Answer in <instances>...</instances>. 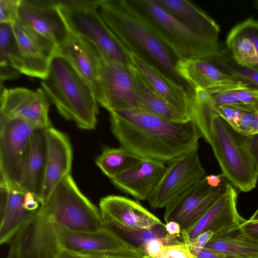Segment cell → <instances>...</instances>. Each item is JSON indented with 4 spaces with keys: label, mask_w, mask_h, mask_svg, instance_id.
<instances>
[{
    "label": "cell",
    "mask_w": 258,
    "mask_h": 258,
    "mask_svg": "<svg viewBox=\"0 0 258 258\" xmlns=\"http://www.w3.org/2000/svg\"><path fill=\"white\" fill-rule=\"evenodd\" d=\"M128 66L134 78L138 109L170 121L184 122L191 119L167 102L129 63Z\"/></svg>",
    "instance_id": "27"
},
{
    "label": "cell",
    "mask_w": 258,
    "mask_h": 258,
    "mask_svg": "<svg viewBox=\"0 0 258 258\" xmlns=\"http://www.w3.org/2000/svg\"><path fill=\"white\" fill-rule=\"evenodd\" d=\"M237 192L234 186L227 183L225 191L209 210L191 227L181 231L183 242L208 230L214 233L212 237L226 234L239 228L246 220L237 210Z\"/></svg>",
    "instance_id": "15"
},
{
    "label": "cell",
    "mask_w": 258,
    "mask_h": 258,
    "mask_svg": "<svg viewBox=\"0 0 258 258\" xmlns=\"http://www.w3.org/2000/svg\"><path fill=\"white\" fill-rule=\"evenodd\" d=\"M21 74L18 48L12 24H0L1 84L6 80L16 79Z\"/></svg>",
    "instance_id": "30"
},
{
    "label": "cell",
    "mask_w": 258,
    "mask_h": 258,
    "mask_svg": "<svg viewBox=\"0 0 258 258\" xmlns=\"http://www.w3.org/2000/svg\"><path fill=\"white\" fill-rule=\"evenodd\" d=\"M123 49L128 63L152 88L179 112L191 118L192 93L188 92L182 85L133 52Z\"/></svg>",
    "instance_id": "20"
},
{
    "label": "cell",
    "mask_w": 258,
    "mask_h": 258,
    "mask_svg": "<svg viewBox=\"0 0 258 258\" xmlns=\"http://www.w3.org/2000/svg\"><path fill=\"white\" fill-rule=\"evenodd\" d=\"M210 62L248 88L258 92V70L236 62L226 47L222 48L219 54Z\"/></svg>",
    "instance_id": "32"
},
{
    "label": "cell",
    "mask_w": 258,
    "mask_h": 258,
    "mask_svg": "<svg viewBox=\"0 0 258 258\" xmlns=\"http://www.w3.org/2000/svg\"><path fill=\"white\" fill-rule=\"evenodd\" d=\"M150 258L196 257L191 253L188 245L183 242H181L164 246L160 252L156 256Z\"/></svg>",
    "instance_id": "35"
},
{
    "label": "cell",
    "mask_w": 258,
    "mask_h": 258,
    "mask_svg": "<svg viewBox=\"0 0 258 258\" xmlns=\"http://www.w3.org/2000/svg\"><path fill=\"white\" fill-rule=\"evenodd\" d=\"M239 228L246 234L258 241V220H246Z\"/></svg>",
    "instance_id": "44"
},
{
    "label": "cell",
    "mask_w": 258,
    "mask_h": 258,
    "mask_svg": "<svg viewBox=\"0 0 258 258\" xmlns=\"http://www.w3.org/2000/svg\"><path fill=\"white\" fill-rule=\"evenodd\" d=\"M252 111L255 113L256 119L258 121V99L252 107Z\"/></svg>",
    "instance_id": "49"
},
{
    "label": "cell",
    "mask_w": 258,
    "mask_h": 258,
    "mask_svg": "<svg viewBox=\"0 0 258 258\" xmlns=\"http://www.w3.org/2000/svg\"><path fill=\"white\" fill-rule=\"evenodd\" d=\"M41 86L48 100L65 119L85 130H94L98 103L88 82L62 57L55 54Z\"/></svg>",
    "instance_id": "4"
},
{
    "label": "cell",
    "mask_w": 258,
    "mask_h": 258,
    "mask_svg": "<svg viewBox=\"0 0 258 258\" xmlns=\"http://www.w3.org/2000/svg\"><path fill=\"white\" fill-rule=\"evenodd\" d=\"M7 258H17L14 247L11 245Z\"/></svg>",
    "instance_id": "48"
},
{
    "label": "cell",
    "mask_w": 258,
    "mask_h": 258,
    "mask_svg": "<svg viewBox=\"0 0 258 258\" xmlns=\"http://www.w3.org/2000/svg\"><path fill=\"white\" fill-rule=\"evenodd\" d=\"M12 26L18 48L20 73L44 79L56 54L57 45L19 18Z\"/></svg>",
    "instance_id": "11"
},
{
    "label": "cell",
    "mask_w": 258,
    "mask_h": 258,
    "mask_svg": "<svg viewBox=\"0 0 258 258\" xmlns=\"http://www.w3.org/2000/svg\"><path fill=\"white\" fill-rule=\"evenodd\" d=\"M128 4L177 60L210 61L220 53L219 38L203 35L186 26L154 0H127Z\"/></svg>",
    "instance_id": "5"
},
{
    "label": "cell",
    "mask_w": 258,
    "mask_h": 258,
    "mask_svg": "<svg viewBox=\"0 0 258 258\" xmlns=\"http://www.w3.org/2000/svg\"><path fill=\"white\" fill-rule=\"evenodd\" d=\"M95 96L108 112L138 109L134 78L128 64L102 57Z\"/></svg>",
    "instance_id": "10"
},
{
    "label": "cell",
    "mask_w": 258,
    "mask_h": 258,
    "mask_svg": "<svg viewBox=\"0 0 258 258\" xmlns=\"http://www.w3.org/2000/svg\"><path fill=\"white\" fill-rule=\"evenodd\" d=\"M241 137L244 145L250 155L258 173V133L248 136L241 135Z\"/></svg>",
    "instance_id": "40"
},
{
    "label": "cell",
    "mask_w": 258,
    "mask_h": 258,
    "mask_svg": "<svg viewBox=\"0 0 258 258\" xmlns=\"http://www.w3.org/2000/svg\"><path fill=\"white\" fill-rule=\"evenodd\" d=\"M165 228L169 236L174 238H182L181 228L178 223L173 221L168 222L165 224Z\"/></svg>",
    "instance_id": "45"
},
{
    "label": "cell",
    "mask_w": 258,
    "mask_h": 258,
    "mask_svg": "<svg viewBox=\"0 0 258 258\" xmlns=\"http://www.w3.org/2000/svg\"><path fill=\"white\" fill-rule=\"evenodd\" d=\"M189 249L196 258H233L220 252L206 248L202 249L189 248Z\"/></svg>",
    "instance_id": "42"
},
{
    "label": "cell",
    "mask_w": 258,
    "mask_h": 258,
    "mask_svg": "<svg viewBox=\"0 0 258 258\" xmlns=\"http://www.w3.org/2000/svg\"><path fill=\"white\" fill-rule=\"evenodd\" d=\"M175 71L194 91L216 89L248 88L212 62L200 59L177 60Z\"/></svg>",
    "instance_id": "21"
},
{
    "label": "cell",
    "mask_w": 258,
    "mask_h": 258,
    "mask_svg": "<svg viewBox=\"0 0 258 258\" xmlns=\"http://www.w3.org/2000/svg\"><path fill=\"white\" fill-rule=\"evenodd\" d=\"M102 0H60L59 9L70 32L90 42L106 59L128 64L127 56L98 9Z\"/></svg>",
    "instance_id": "6"
},
{
    "label": "cell",
    "mask_w": 258,
    "mask_h": 258,
    "mask_svg": "<svg viewBox=\"0 0 258 258\" xmlns=\"http://www.w3.org/2000/svg\"><path fill=\"white\" fill-rule=\"evenodd\" d=\"M46 150L41 203L67 175L71 174L73 151L71 142L63 133L50 127L45 130Z\"/></svg>",
    "instance_id": "19"
},
{
    "label": "cell",
    "mask_w": 258,
    "mask_h": 258,
    "mask_svg": "<svg viewBox=\"0 0 258 258\" xmlns=\"http://www.w3.org/2000/svg\"><path fill=\"white\" fill-rule=\"evenodd\" d=\"M36 128L18 118L0 115V173L10 188L17 189Z\"/></svg>",
    "instance_id": "8"
},
{
    "label": "cell",
    "mask_w": 258,
    "mask_h": 258,
    "mask_svg": "<svg viewBox=\"0 0 258 258\" xmlns=\"http://www.w3.org/2000/svg\"><path fill=\"white\" fill-rule=\"evenodd\" d=\"M191 118L211 146L224 177L243 192L254 188L258 173L241 135L210 104L194 96Z\"/></svg>",
    "instance_id": "2"
},
{
    "label": "cell",
    "mask_w": 258,
    "mask_h": 258,
    "mask_svg": "<svg viewBox=\"0 0 258 258\" xmlns=\"http://www.w3.org/2000/svg\"><path fill=\"white\" fill-rule=\"evenodd\" d=\"M204 248L233 258H258V241L240 228L225 235L212 237Z\"/></svg>",
    "instance_id": "29"
},
{
    "label": "cell",
    "mask_w": 258,
    "mask_h": 258,
    "mask_svg": "<svg viewBox=\"0 0 258 258\" xmlns=\"http://www.w3.org/2000/svg\"><path fill=\"white\" fill-rule=\"evenodd\" d=\"M150 258V257H149Z\"/></svg>",
    "instance_id": "52"
},
{
    "label": "cell",
    "mask_w": 258,
    "mask_h": 258,
    "mask_svg": "<svg viewBox=\"0 0 258 258\" xmlns=\"http://www.w3.org/2000/svg\"><path fill=\"white\" fill-rule=\"evenodd\" d=\"M248 220L250 221L258 220V209Z\"/></svg>",
    "instance_id": "50"
},
{
    "label": "cell",
    "mask_w": 258,
    "mask_h": 258,
    "mask_svg": "<svg viewBox=\"0 0 258 258\" xmlns=\"http://www.w3.org/2000/svg\"><path fill=\"white\" fill-rule=\"evenodd\" d=\"M255 7H256V8H258V1H256V2H255Z\"/></svg>",
    "instance_id": "51"
},
{
    "label": "cell",
    "mask_w": 258,
    "mask_h": 258,
    "mask_svg": "<svg viewBox=\"0 0 258 258\" xmlns=\"http://www.w3.org/2000/svg\"><path fill=\"white\" fill-rule=\"evenodd\" d=\"M226 48L238 63L258 70V21L248 18L229 32Z\"/></svg>",
    "instance_id": "24"
},
{
    "label": "cell",
    "mask_w": 258,
    "mask_h": 258,
    "mask_svg": "<svg viewBox=\"0 0 258 258\" xmlns=\"http://www.w3.org/2000/svg\"><path fill=\"white\" fill-rule=\"evenodd\" d=\"M235 130L243 136L258 133V121L255 113L247 108H243Z\"/></svg>",
    "instance_id": "34"
},
{
    "label": "cell",
    "mask_w": 258,
    "mask_h": 258,
    "mask_svg": "<svg viewBox=\"0 0 258 258\" xmlns=\"http://www.w3.org/2000/svg\"><path fill=\"white\" fill-rule=\"evenodd\" d=\"M0 115L23 120L36 129L52 127L48 114V99L42 88L1 89Z\"/></svg>",
    "instance_id": "13"
},
{
    "label": "cell",
    "mask_w": 258,
    "mask_h": 258,
    "mask_svg": "<svg viewBox=\"0 0 258 258\" xmlns=\"http://www.w3.org/2000/svg\"><path fill=\"white\" fill-rule=\"evenodd\" d=\"M82 258H148L144 251L137 247L130 248L92 255H81Z\"/></svg>",
    "instance_id": "37"
},
{
    "label": "cell",
    "mask_w": 258,
    "mask_h": 258,
    "mask_svg": "<svg viewBox=\"0 0 258 258\" xmlns=\"http://www.w3.org/2000/svg\"><path fill=\"white\" fill-rule=\"evenodd\" d=\"M54 258H82V256L65 250L60 249Z\"/></svg>",
    "instance_id": "47"
},
{
    "label": "cell",
    "mask_w": 258,
    "mask_h": 258,
    "mask_svg": "<svg viewBox=\"0 0 258 258\" xmlns=\"http://www.w3.org/2000/svg\"><path fill=\"white\" fill-rule=\"evenodd\" d=\"M98 11L123 48L133 52L181 85L172 54L127 0H102Z\"/></svg>",
    "instance_id": "3"
},
{
    "label": "cell",
    "mask_w": 258,
    "mask_h": 258,
    "mask_svg": "<svg viewBox=\"0 0 258 258\" xmlns=\"http://www.w3.org/2000/svg\"><path fill=\"white\" fill-rule=\"evenodd\" d=\"M45 130L36 129L23 166L18 189L31 192L41 203L45 161ZM42 204V203H41Z\"/></svg>",
    "instance_id": "25"
},
{
    "label": "cell",
    "mask_w": 258,
    "mask_h": 258,
    "mask_svg": "<svg viewBox=\"0 0 258 258\" xmlns=\"http://www.w3.org/2000/svg\"><path fill=\"white\" fill-rule=\"evenodd\" d=\"M166 168L163 162L142 159L137 164L110 180L117 188L137 200L147 201Z\"/></svg>",
    "instance_id": "23"
},
{
    "label": "cell",
    "mask_w": 258,
    "mask_h": 258,
    "mask_svg": "<svg viewBox=\"0 0 258 258\" xmlns=\"http://www.w3.org/2000/svg\"><path fill=\"white\" fill-rule=\"evenodd\" d=\"M56 54L66 59L88 82L95 95L102 57L95 46L70 32L67 38L57 46Z\"/></svg>",
    "instance_id": "22"
},
{
    "label": "cell",
    "mask_w": 258,
    "mask_h": 258,
    "mask_svg": "<svg viewBox=\"0 0 258 258\" xmlns=\"http://www.w3.org/2000/svg\"><path fill=\"white\" fill-rule=\"evenodd\" d=\"M21 0H0V24H13L18 18Z\"/></svg>",
    "instance_id": "36"
},
{
    "label": "cell",
    "mask_w": 258,
    "mask_h": 258,
    "mask_svg": "<svg viewBox=\"0 0 258 258\" xmlns=\"http://www.w3.org/2000/svg\"><path fill=\"white\" fill-rule=\"evenodd\" d=\"M18 18L57 46L70 34L59 9L58 0H21Z\"/></svg>",
    "instance_id": "18"
},
{
    "label": "cell",
    "mask_w": 258,
    "mask_h": 258,
    "mask_svg": "<svg viewBox=\"0 0 258 258\" xmlns=\"http://www.w3.org/2000/svg\"><path fill=\"white\" fill-rule=\"evenodd\" d=\"M211 106L234 130L236 127L241 110L243 108H247L243 107L227 105Z\"/></svg>",
    "instance_id": "38"
},
{
    "label": "cell",
    "mask_w": 258,
    "mask_h": 258,
    "mask_svg": "<svg viewBox=\"0 0 258 258\" xmlns=\"http://www.w3.org/2000/svg\"><path fill=\"white\" fill-rule=\"evenodd\" d=\"M180 22L207 36L219 38L218 24L200 8L185 0H154Z\"/></svg>",
    "instance_id": "26"
},
{
    "label": "cell",
    "mask_w": 258,
    "mask_h": 258,
    "mask_svg": "<svg viewBox=\"0 0 258 258\" xmlns=\"http://www.w3.org/2000/svg\"><path fill=\"white\" fill-rule=\"evenodd\" d=\"M227 183L224 182L218 186L212 187L205 177L165 208V221L178 223L181 231L191 227L222 195Z\"/></svg>",
    "instance_id": "14"
},
{
    "label": "cell",
    "mask_w": 258,
    "mask_h": 258,
    "mask_svg": "<svg viewBox=\"0 0 258 258\" xmlns=\"http://www.w3.org/2000/svg\"><path fill=\"white\" fill-rule=\"evenodd\" d=\"M42 206L55 224L69 230L90 232L103 227L100 209L80 190L71 174Z\"/></svg>",
    "instance_id": "7"
},
{
    "label": "cell",
    "mask_w": 258,
    "mask_h": 258,
    "mask_svg": "<svg viewBox=\"0 0 258 258\" xmlns=\"http://www.w3.org/2000/svg\"><path fill=\"white\" fill-rule=\"evenodd\" d=\"M11 245L17 258H54L60 250L56 224L41 205L22 227Z\"/></svg>",
    "instance_id": "12"
},
{
    "label": "cell",
    "mask_w": 258,
    "mask_h": 258,
    "mask_svg": "<svg viewBox=\"0 0 258 258\" xmlns=\"http://www.w3.org/2000/svg\"><path fill=\"white\" fill-rule=\"evenodd\" d=\"M99 206L103 226L109 229H148L164 224L139 202L125 197L107 196Z\"/></svg>",
    "instance_id": "16"
},
{
    "label": "cell",
    "mask_w": 258,
    "mask_h": 258,
    "mask_svg": "<svg viewBox=\"0 0 258 258\" xmlns=\"http://www.w3.org/2000/svg\"><path fill=\"white\" fill-rule=\"evenodd\" d=\"M25 192L10 188L9 197L3 213L0 215V243L5 244L14 238L22 227L37 212L24 207Z\"/></svg>",
    "instance_id": "28"
},
{
    "label": "cell",
    "mask_w": 258,
    "mask_h": 258,
    "mask_svg": "<svg viewBox=\"0 0 258 258\" xmlns=\"http://www.w3.org/2000/svg\"><path fill=\"white\" fill-rule=\"evenodd\" d=\"M109 112L120 147L142 159L169 163L198 149L202 136L192 119L170 121L138 109Z\"/></svg>",
    "instance_id": "1"
},
{
    "label": "cell",
    "mask_w": 258,
    "mask_h": 258,
    "mask_svg": "<svg viewBox=\"0 0 258 258\" xmlns=\"http://www.w3.org/2000/svg\"><path fill=\"white\" fill-rule=\"evenodd\" d=\"M148 201L153 208H165L206 176L198 150L169 163Z\"/></svg>",
    "instance_id": "9"
},
{
    "label": "cell",
    "mask_w": 258,
    "mask_h": 258,
    "mask_svg": "<svg viewBox=\"0 0 258 258\" xmlns=\"http://www.w3.org/2000/svg\"><path fill=\"white\" fill-rule=\"evenodd\" d=\"M213 235L214 233L212 231L208 230L188 240L185 243L188 245L190 248L202 249L205 247Z\"/></svg>",
    "instance_id": "41"
},
{
    "label": "cell",
    "mask_w": 258,
    "mask_h": 258,
    "mask_svg": "<svg viewBox=\"0 0 258 258\" xmlns=\"http://www.w3.org/2000/svg\"><path fill=\"white\" fill-rule=\"evenodd\" d=\"M109 229L132 246L141 249L148 242L155 239L163 238L168 235L164 224L148 229L126 228Z\"/></svg>",
    "instance_id": "33"
},
{
    "label": "cell",
    "mask_w": 258,
    "mask_h": 258,
    "mask_svg": "<svg viewBox=\"0 0 258 258\" xmlns=\"http://www.w3.org/2000/svg\"><path fill=\"white\" fill-rule=\"evenodd\" d=\"M10 188L7 183L1 178L0 180V215H1L7 204Z\"/></svg>",
    "instance_id": "43"
},
{
    "label": "cell",
    "mask_w": 258,
    "mask_h": 258,
    "mask_svg": "<svg viewBox=\"0 0 258 258\" xmlns=\"http://www.w3.org/2000/svg\"><path fill=\"white\" fill-rule=\"evenodd\" d=\"M142 158L127 150L106 147L96 160V164L110 179L137 164Z\"/></svg>",
    "instance_id": "31"
},
{
    "label": "cell",
    "mask_w": 258,
    "mask_h": 258,
    "mask_svg": "<svg viewBox=\"0 0 258 258\" xmlns=\"http://www.w3.org/2000/svg\"><path fill=\"white\" fill-rule=\"evenodd\" d=\"M224 176L221 173L220 174H210L206 175L205 178L207 183L212 187H217L223 183Z\"/></svg>",
    "instance_id": "46"
},
{
    "label": "cell",
    "mask_w": 258,
    "mask_h": 258,
    "mask_svg": "<svg viewBox=\"0 0 258 258\" xmlns=\"http://www.w3.org/2000/svg\"><path fill=\"white\" fill-rule=\"evenodd\" d=\"M56 230L60 249L80 255L100 254L136 247L104 226L96 231H75L56 224Z\"/></svg>",
    "instance_id": "17"
},
{
    "label": "cell",
    "mask_w": 258,
    "mask_h": 258,
    "mask_svg": "<svg viewBox=\"0 0 258 258\" xmlns=\"http://www.w3.org/2000/svg\"><path fill=\"white\" fill-rule=\"evenodd\" d=\"M232 92L242 104L252 111V107L258 99V92L247 88L233 89Z\"/></svg>",
    "instance_id": "39"
}]
</instances>
